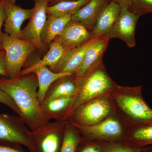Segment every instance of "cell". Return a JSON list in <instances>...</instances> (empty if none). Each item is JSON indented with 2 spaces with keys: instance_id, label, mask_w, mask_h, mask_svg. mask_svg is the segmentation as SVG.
Wrapping results in <instances>:
<instances>
[{
  "instance_id": "6da1fadb",
  "label": "cell",
  "mask_w": 152,
  "mask_h": 152,
  "mask_svg": "<svg viewBox=\"0 0 152 152\" xmlns=\"http://www.w3.org/2000/svg\"><path fill=\"white\" fill-rule=\"evenodd\" d=\"M38 81L34 73L10 79L0 78V89L10 96L18 107L22 119L31 131H35L49 121L41 109L38 98Z\"/></svg>"
},
{
  "instance_id": "7a4b0ae2",
  "label": "cell",
  "mask_w": 152,
  "mask_h": 152,
  "mask_svg": "<svg viewBox=\"0 0 152 152\" xmlns=\"http://www.w3.org/2000/svg\"><path fill=\"white\" fill-rule=\"evenodd\" d=\"M113 102L129 121L132 127L152 125V109L144 99L142 86L116 85L111 92Z\"/></svg>"
},
{
  "instance_id": "3957f363",
  "label": "cell",
  "mask_w": 152,
  "mask_h": 152,
  "mask_svg": "<svg viewBox=\"0 0 152 152\" xmlns=\"http://www.w3.org/2000/svg\"><path fill=\"white\" fill-rule=\"evenodd\" d=\"M116 85L107 73L102 63L81 84L78 94L68 112L67 119L80 106L95 98L110 94Z\"/></svg>"
},
{
  "instance_id": "277c9868",
  "label": "cell",
  "mask_w": 152,
  "mask_h": 152,
  "mask_svg": "<svg viewBox=\"0 0 152 152\" xmlns=\"http://www.w3.org/2000/svg\"><path fill=\"white\" fill-rule=\"evenodd\" d=\"M1 42L3 50L5 53L7 78L20 77L26 60L37 48L29 41L12 37L5 33H2Z\"/></svg>"
},
{
  "instance_id": "5b68a950",
  "label": "cell",
  "mask_w": 152,
  "mask_h": 152,
  "mask_svg": "<svg viewBox=\"0 0 152 152\" xmlns=\"http://www.w3.org/2000/svg\"><path fill=\"white\" fill-rule=\"evenodd\" d=\"M67 120L47 123L31 132V147L29 152H59Z\"/></svg>"
},
{
  "instance_id": "8992f818",
  "label": "cell",
  "mask_w": 152,
  "mask_h": 152,
  "mask_svg": "<svg viewBox=\"0 0 152 152\" xmlns=\"http://www.w3.org/2000/svg\"><path fill=\"white\" fill-rule=\"evenodd\" d=\"M113 103L108 96L102 95L80 106L68 119L82 126L96 124L110 116Z\"/></svg>"
},
{
  "instance_id": "52a82bcc",
  "label": "cell",
  "mask_w": 152,
  "mask_h": 152,
  "mask_svg": "<svg viewBox=\"0 0 152 152\" xmlns=\"http://www.w3.org/2000/svg\"><path fill=\"white\" fill-rule=\"evenodd\" d=\"M0 143L31 147V132L19 116L0 114Z\"/></svg>"
},
{
  "instance_id": "ba28073f",
  "label": "cell",
  "mask_w": 152,
  "mask_h": 152,
  "mask_svg": "<svg viewBox=\"0 0 152 152\" xmlns=\"http://www.w3.org/2000/svg\"><path fill=\"white\" fill-rule=\"evenodd\" d=\"M69 122L83 135V140H104L116 141L124 135V129L121 123L113 116H110L100 122L84 126L79 125L69 120Z\"/></svg>"
},
{
  "instance_id": "9c48e42d",
  "label": "cell",
  "mask_w": 152,
  "mask_h": 152,
  "mask_svg": "<svg viewBox=\"0 0 152 152\" xmlns=\"http://www.w3.org/2000/svg\"><path fill=\"white\" fill-rule=\"evenodd\" d=\"M110 40L108 37H101L87 50L80 65L72 75L80 86L90 74L102 64L103 57L108 46Z\"/></svg>"
},
{
  "instance_id": "30bf717a",
  "label": "cell",
  "mask_w": 152,
  "mask_h": 152,
  "mask_svg": "<svg viewBox=\"0 0 152 152\" xmlns=\"http://www.w3.org/2000/svg\"><path fill=\"white\" fill-rule=\"evenodd\" d=\"M121 11L108 37L110 39L118 38L124 41L129 48L136 45V26L140 16L126 6L121 7Z\"/></svg>"
},
{
  "instance_id": "8fae6325",
  "label": "cell",
  "mask_w": 152,
  "mask_h": 152,
  "mask_svg": "<svg viewBox=\"0 0 152 152\" xmlns=\"http://www.w3.org/2000/svg\"><path fill=\"white\" fill-rule=\"evenodd\" d=\"M49 0H37L34 12L27 25L22 31V39L31 42L37 49L42 50L44 48L41 34L47 18V8Z\"/></svg>"
},
{
  "instance_id": "7c38bea8",
  "label": "cell",
  "mask_w": 152,
  "mask_h": 152,
  "mask_svg": "<svg viewBox=\"0 0 152 152\" xmlns=\"http://www.w3.org/2000/svg\"><path fill=\"white\" fill-rule=\"evenodd\" d=\"M94 37L91 32L86 26L71 20L53 41L58 43L69 52L83 45Z\"/></svg>"
},
{
  "instance_id": "4fadbf2b",
  "label": "cell",
  "mask_w": 152,
  "mask_h": 152,
  "mask_svg": "<svg viewBox=\"0 0 152 152\" xmlns=\"http://www.w3.org/2000/svg\"><path fill=\"white\" fill-rule=\"evenodd\" d=\"M6 19L4 22L5 32L12 37L21 39V26L26 20L31 19L34 10L24 9L4 0Z\"/></svg>"
},
{
  "instance_id": "5bb4252c",
  "label": "cell",
  "mask_w": 152,
  "mask_h": 152,
  "mask_svg": "<svg viewBox=\"0 0 152 152\" xmlns=\"http://www.w3.org/2000/svg\"><path fill=\"white\" fill-rule=\"evenodd\" d=\"M121 8L119 5L113 1L108 2L105 5L98 15L91 31L94 37H108L119 16Z\"/></svg>"
},
{
  "instance_id": "9a60e30c",
  "label": "cell",
  "mask_w": 152,
  "mask_h": 152,
  "mask_svg": "<svg viewBox=\"0 0 152 152\" xmlns=\"http://www.w3.org/2000/svg\"><path fill=\"white\" fill-rule=\"evenodd\" d=\"M77 96L44 100L40 104L42 111L49 121L51 119L57 121L67 120L68 112Z\"/></svg>"
},
{
  "instance_id": "2e32d148",
  "label": "cell",
  "mask_w": 152,
  "mask_h": 152,
  "mask_svg": "<svg viewBox=\"0 0 152 152\" xmlns=\"http://www.w3.org/2000/svg\"><path fill=\"white\" fill-rule=\"evenodd\" d=\"M99 38H93L83 45L68 52L52 71L73 75L80 65L87 50Z\"/></svg>"
},
{
  "instance_id": "e0dca14e",
  "label": "cell",
  "mask_w": 152,
  "mask_h": 152,
  "mask_svg": "<svg viewBox=\"0 0 152 152\" xmlns=\"http://www.w3.org/2000/svg\"><path fill=\"white\" fill-rule=\"evenodd\" d=\"M68 52L58 43L53 41L49 45L48 52L45 56L32 65L22 69L20 76L31 73L34 69L40 67L48 66L53 70Z\"/></svg>"
},
{
  "instance_id": "ac0fdd59",
  "label": "cell",
  "mask_w": 152,
  "mask_h": 152,
  "mask_svg": "<svg viewBox=\"0 0 152 152\" xmlns=\"http://www.w3.org/2000/svg\"><path fill=\"white\" fill-rule=\"evenodd\" d=\"M108 0H90L72 16V21L84 25L90 31L102 9L108 2Z\"/></svg>"
},
{
  "instance_id": "d6986e66",
  "label": "cell",
  "mask_w": 152,
  "mask_h": 152,
  "mask_svg": "<svg viewBox=\"0 0 152 152\" xmlns=\"http://www.w3.org/2000/svg\"><path fill=\"white\" fill-rule=\"evenodd\" d=\"M31 73H34L38 81V98L40 104L44 99L47 92L54 83L64 77L72 75V74L64 72H55L48 66H42L35 69Z\"/></svg>"
},
{
  "instance_id": "ffe728a7",
  "label": "cell",
  "mask_w": 152,
  "mask_h": 152,
  "mask_svg": "<svg viewBox=\"0 0 152 152\" xmlns=\"http://www.w3.org/2000/svg\"><path fill=\"white\" fill-rule=\"evenodd\" d=\"M80 88V86L72 75L66 76L59 79L51 86L44 100L77 96Z\"/></svg>"
},
{
  "instance_id": "44dd1931",
  "label": "cell",
  "mask_w": 152,
  "mask_h": 152,
  "mask_svg": "<svg viewBox=\"0 0 152 152\" xmlns=\"http://www.w3.org/2000/svg\"><path fill=\"white\" fill-rule=\"evenodd\" d=\"M72 15H69L61 17H48L41 34V40L44 47L50 45L62 32L72 20Z\"/></svg>"
},
{
  "instance_id": "7402d4cb",
  "label": "cell",
  "mask_w": 152,
  "mask_h": 152,
  "mask_svg": "<svg viewBox=\"0 0 152 152\" xmlns=\"http://www.w3.org/2000/svg\"><path fill=\"white\" fill-rule=\"evenodd\" d=\"M90 0L64 1L54 5L47 8V14L48 16L61 17L67 15H72L77 12Z\"/></svg>"
},
{
  "instance_id": "603a6c76",
  "label": "cell",
  "mask_w": 152,
  "mask_h": 152,
  "mask_svg": "<svg viewBox=\"0 0 152 152\" xmlns=\"http://www.w3.org/2000/svg\"><path fill=\"white\" fill-rule=\"evenodd\" d=\"M82 141V138L78 131L69 121H67L59 152H76Z\"/></svg>"
},
{
  "instance_id": "cb8c5ba5",
  "label": "cell",
  "mask_w": 152,
  "mask_h": 152,
  "mask_svg": "<svg viewBox=\"0 0 152 152\" xmlns=\"http://www.w3.org/2000/svg\"><path fill=\"white\" fill-rule=\"evenodd\" d=\"M127 138L130 143L138 146L152 145V125L132 128Z\"/></svg>"
},
{
  "instance_id": "d4e9b609",
  "label": "cell",
  "mask_w": 152,
  "mask_h": 152,
  "mask_svg": "<svg viewBox=\"0 0 152 152\" xmlns=\"http://www.w3.org/2000/svg\"><path fill=\"white\" fill-rule=\"evenodd\" d=\"M102 147V152H143L148 149L129 143L112 141Z\"/></svg>"
},
{
  "instance_id": "484cf974",
  "label": "cell",
  "mask_w": 152,
  "mask_h": 152,
  "mask_svg": "<svg viewBox=\"0 0 152 152\" xmlns=\"http://www.w3.org/2000/svg\"><path fill=\"white\" fill-rule=\"evenodd\" d=\"M129 10L140 17L152 13V0H132Z\"/></svg>"
},
{
  "instance_id": "4316f807",
  "label": "cell",
  "mask_w": 152,
  "mask_h": 152,
  "mask_svg": "<svg viewBox=\"0 0 152 152\" xmlns=\"http://www.w3.org/2000/svg\"><path fill=\"white\" fill-rule=\"evenodd\" d=\"M0 103L12 109L22 118V114L18 107L10 96L3 90L0 89Z\"/></svg>"
},
{
  "instance_id": "83f0119b",
  "label": "cell",
  "mask_w": 152,
  "mask_h": 152,
  "mask_svg": "<svg viewBox=\"0 0 152 152\" xmlns=\"http://www.w3.org/2000/svg\"><path fill=\"white\" fill-rule=\"evenodd\" d=\"M0 152H26L21 145L0 143Z\"/></svg>"
},
{
  "instance_id": "f1b7e54d",
  "label": "cell",
  "mask_w": 152,
  "mask_h": 152,
  "mask_svg": "<svg viewBox=\"0 0 152 152\" xmlns=\"http://www.w3.org/2000/svg\"><path fill=\"white\" fill-rule=\"evenodd\" d=\"M76 152H102V147L98 144H84Z\"/></svg>"
},
{
  "instance_id": "f546056e",
  "label": "cell",
  "mask_w": 152,
  "mask_h": 152,
  "mask_svg": "<svg viewBox=\"0 0 152 152\" xmlns=\"http://www.w3.org/2000/svg\"><path fill=\"white\" fill-rule=\"evenodd\" d=\"M6 12L4 7V0H0V51L3 50L1 42V28L6 19Z\"/></svg>"
},
{
  "instance_id": "4dcf8cb0",
  "label": "cell",
  "mask_w": 152,
  "mask_h": 152,
  "mask_svg": "<svg viewBox=\"0 0 152 152\" xmlns=\"http://www.w3.org/2000/svg\"><path fill=\"white\" fill-rule=\"evenodd\" d=\"M4 50L0 51V75L5 77L7 78L5 69V62Z\"/></svg>"
},
{
  "instance_id": "1f68e13d",
  "label": "cell",
  "mask_w": 152,
  "mask_h": 152,
  "mask_svg": "<svg viewBox=\"0 0 152 152\" xmlns=\"http://www.w3.org/2000/svg\"><path fill=\"white\" fill-rule=\"evenodd\" d=\"M108 1L117 3L121 7L126 6L130 8L132 5V0H108Z\"/></svg>"
},
{
  "instance_id": "d6a6232c",
  "label": "cell",
  "mask_w": 152,
  "mask_h": 152,
  "mask_svg": "<svg viewBox=\"0 0 152 152\" xmlns=\"http://www.w3.org/2000/svg\"><path fill=\"white\" fill-rule=\"evenodd\" d=\"M6 1H7L9 2L12 3V4H15L16 0H6Z\"/></svg>"
},
{
  "instance_id": "836d02e7",
  "label": "cell",
  "mask_w": 152,
  "mask_h": 152,
  "mask_svg": "<svg viewBox=\"0 0 152 152\" xmlns=\"http://www.w3.org/2000/svg\"><path fill=\"white\" fill-rule=\"evenodd\" d=\"M152 148H149L148 149L146 150L145 151H144L143 152H152Z\"/></svg>"
}]
</instances>
